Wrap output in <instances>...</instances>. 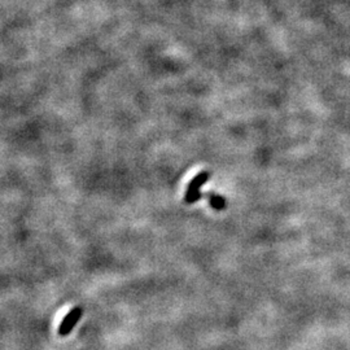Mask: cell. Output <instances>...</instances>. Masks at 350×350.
Returning <instances> with one entry per match:
<instances>
[{
  "instance_id": "2",
  "label": "cell",
  "mask_w": 350,
  "mask_h": 350,
  "mask_svg": "<svg viewBox=\"0 0 350 350\" xmlns=\"http://www.w3.org/2000/svg\"><path fill=\"white\" fill-rule=\"evenodd\" d=\"M82 317V309L81 308H73L69 313L65 315V318L62 319V322L60 323L59 327V335L60 336H67V335L73 331V328L76 327L77 323L79 322Z\"/></svg>"
},
{
  "instance_id": "1",
  "label": "cell",
  "mask_w": 350,
  "mask_h": 350,
  "mask_svg": "<svg viewBox=\"0 0 350 350\" xmlns=\"http://www.w3.org/2000/svg\"><path fill=\"white\" fill-rule=\"evenodd\" d=\"M209 179V173L207 171H201L191 180L190 184H188L187 191H185L184 195V201L187 204H194V202L199 201L201 199V192H200V188L205 184Z\"/></svg>"
},
{
  "instance_id": "3",
  "label": "cell",
  "mask_w": 350,
  "mask_h": 350,
  "mask_svg": "<svg viewBox=\"0 0 350 350\" xmlns=\"http://www.w3.org/2000/svg\"><path fill=\"white\" fill-rule=\"evenodd\" d=\"M207 200H209V204L212 205V207L216 210H223L226 207V200L223 196H219L217 194H207Z\"/></svg>"
}]
</instances>
